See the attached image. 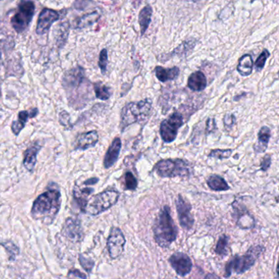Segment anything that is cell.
Returning <instances> with one entry per match:
<instances>
[{
  "label": "cell",
  "mask_w": 279,
  "mask_h": 279,
  "mask_svg": "<svg viewBox=\"0 0 279 279\" xmlns=\"http://www.w3.org/2000/svg\"><path fill=\"white\" fill-rule=\"evenodd\" d=\"M124 185H125V189L131 190V191H135L138 187L136 178L131 172H127L124 175Z\"/></svg>",
  "instance_id": "cell-34"
},
{
  "label": "cell",
  "mask_w": 279,
  "mask_h": 279,
  "mask_svg": "<svg viewBox=\"0 0 279 279\" xmlns=\"http://www.w3.org/2000/svg\"><path fill=\"white\" fill-rule=\"evenodd\" d=\"M59 122L61 125H63L67 128H72L73 126L71 123V116L69 113L65 111L61 112L59 114Z\"/></svg>",
  "instance_id": "cell-37"
},
{
  "label": "cell",
  "mask_w": 279,
  "mask_h": 279,
  "mask_svg": "<svg viewBox=\"0 0 279 279\" xmlns=\"http://www.w3.org/2000/svg\"><path fill=\"white\" fill-rule=\"evenodd\" d=\"M94 90L96 97L98 99L108 100L110 98L111 95H112L111 89L108 86L104 85L103 84L100 83V82L94 83Z\"/></svg>",
  "instance_id": "cell-28"
},
{
  "label": "cell",
  "mask_w": 279,
  "mask_h": 279,
  "mask_svg": "<svg viewBox=\"0 0 279 279\" xmlns=\"http://www.w3.org/2000/svg\"><path fill=\"white\" fill-rule=\"evenodd\" d=\"M253 59L251 54H245L239 58L237 70L242 76H249L252 73Z\"/></svg>",
  "instance_id": "cell-23"
},
{
  "label": "cell",
  "mask_w": 279,
  "mask_h": 279,
  "mask_svg": "<svg viewBox=\"0 0 279 279\" xmlns=\"http://www.w3.org/2000/svg\"><path fill=\"white\" fill-rule=\"evenodd\" d=\"M156 173L161 178L188 177L191 174L189 164L184 160H161L154 166Z\"/></svg>",
  "instance_id": "cell-6"
},
{
  "label": "cell",
  "mask_w": 279,
  "mask_h": 279,
  "mask_svg": "<svg viewBox=\"0 0 279 279\" xmlns=\"http://www.w3.org/2000/svg\"><path fill=\"white\" fill-rule=\"evenodd\" d=\"M233 210V218L236 224L242 229H250L255 226V219L252 214L243 206L240 202H234L232 204Z\"/></svg>",
  "instance_id": "cell-12"
},
{
  "label": "cell",
  "mask_w": 279,
  "mask_h": 279,
  "mask_svg": "<svg viewBox=\"0 0 279 279\" xmlns=\"http://www.w3.org/2000/svg\"><path fill=\"white\" fill-rule=\"evenodd\" d=\"M152 16H153V8L150 5L145 6L139 12V23L142 36L148 29L149 25L151 23Z\"/></svg>",
  "instance_id": "cell-24"
},
{
  "label": "cell",
  "mask_w": 279,
  "mask_h": 279,
  "mask_svg": "<svg viewBox=\"0 0 279 279\" xmlns=\"http://www.w3.org/2000/svg\"><path fill=\"white\" fill-rule=\"evenodd\" d=\"M271 138V130L268 126H263L258 133V141L254 145L255 153H265L267 149L269 139Z\"/></svg>",
  "instance_id": "cell-22"
},
{
  "label": "cell",
  "mask_w": 279,
  "mask_h": 279,
  "mask_svg": "<svg viewBox=\"0 0 279 279\" xmlns=\"http://www.w3.org/2000/svg\"><path fill=\"white\" fill-rule=\"evenodd\" d=\"M79 261H80L82 267L84 268L86 271L89 272V273H91L93 268H94V262L92 260L86 259L85 257L83 256L82 255H79Z\"/></svg>",
  "instance_id": "cell-38"
},
{
  "label": "cell",
  "mask_w": 279,
  "mask_h": 279,
  "mask_svg": "<svg viewBox=\"0 0 279 279\" xmlns=\"http://www.w3.org/2000/svg\"><path fill=\"white\" fill-rule=\"evenodd\" d=\"M0 244L2 245L4 248L6 249V251H8V255H9V259L11 261L15 260L16 255L19 254L18 247H16L14 243L11 242V241H7L5 243H0Z\"/></svg>",
  "instance_id": "cell-33"
},
{
  "label": "cell",
  "mask_w": 279,
  "mask_h": 279,
  "mask_svg": "<svg viewBox=\"0 0 279 279\" xmlns=\"http://www.w3.org/2000/svg\"><path fill=\"white\" fill-rule=\"evenodd\" d=\"M108 64V50L106 49H102L100 53L99 60H98V67H99L102 74L105 75L106 72Z\"/></svg>",
  "instance_id": "cell-36"
},
{
  "label": "cell",
  "mask_w": 279,
  "mask_h": 279,
  "mask_svg": "<svg viewBox=\"0 0 279 279\" xmlns=\"http://www.w3.org/2000/svg\"><path fill=\"white\" fill-rule=\"evenodd\" d=\"M120 192L117 190L108 189L94 196L86 206L85 212L91 216H97L106 211L118 202Z\"/></svg>",
  "instance_id": "cell-7"
},
{
  "label": "cell",
  "mask_w": 279,
  "mask_h": 279,
  "mask_svg": "<svg viewBox=\"0 0 279 279\" xmlns=\"http://www.w3.org/2000/svg\"><path fill=\"white\" fill-rule=\"evenodd\" d=\"M60 15L57 11L50 8H44L37 23L36 33L38 35H44L49 31L53 23L59 19Z\"/></svg>",
  "instance_id": "cell-14"
},
{
  "label": "cell",
  "mask_w": 279,
  "mask_h": 279,
  "mask_svg": "<svg viewBox=\"0 0 279 279\" xmlns=\"http://www.w3.org/2000/svg\"><path fill=\"white\" fill-rule=\"evenodd\" d=\"M271 156L269 155V154H267V155H265V157H264L263 160H262V161H261V170L264 172L267 171L268 169H269V167L271 166Z\"/></svg>",
  "instance_id": "cell-40"
},
{
  "label": "cell",
  "mask_w": 279,
  "mask_h": 279,
  "mask_svg": "<svg viewBox=\"0 0 279 279\" xmlns=\"http://www.w3.org/2000/svg\"><path fill=\"white\" fill-rule=\"evenodd\" d=\"M207 185L210 189L216 191H227L230 187L224 178L217 175H213L208 178Z\"/></svg>",
  "instance_id": "cell-25"
},
{
  "label": "cell",
  "mask_w": 279,
  "mask_h": 279,
  "mask_svg": "<svg viewBox=\"0 0 279 279\" xmlns=\"http://www.w3.org/2000/svg\"><path fill=\"white\" fill-rule=\"evenodd\" d=\"M206 86H207V80L203 72L200 71L194 72L188 77L187 87L192 91L201 92L206 88Z\"/></svg>",
  "instance_id": "cell-19"
},
{
  "label": "cell",
  "mask_w": 279,
  "mask_h": 279,
  "mask_svg": "<svg viewBox=\"0 0 279 279\" xmlns=\"http://www.w3.org/2000/svg\"><path fill=\"white\" fill-rule=\"evenodd\" d=\"M125 238L120 228L113 227L108 239V250L112 260L117 259L124 251Z\"/></svg>",
  "instance_id": "cell-10"
},
{
  "label": "cell",
  "mask_w": 279,
  "mask_h": 279,
  "mask_svg": "<svg viewBox=\"0 0 279 279\" xmlns=\"http://www.w3.org/2000/svg\"><path fill=\"white\" fill-rule=\"evenodd\" d=\"M169 264L175 271L182 277H185L192 269V262L188 255L183 252L174 253L169 257Z\"/></svg>",
  "instance_id": "cell-13"
},
{
  "label": "cell",
  "mask_w": 279,
  "mask_h": 279,
  "mask_svg": "<svg viewBox=\"0 0 279 279\" xmlns=\"http://www.w3.org/2000/svg\"><path fill=\"white\" fill-rule=\"evenodd\" d=\"M216 130V120L213 118H209L206 120V132L207 134L214 132Z\"/></svg>",
  "instance_id": "cell-41"
},
{
  "label": "cell",
  "mask_w": 279,
  "mask_h": 279,
  "mask_svg": "<svg viewBox=\"0 0 279 279\" xmlns=\"http://www.w3.org/2000/svg\"><path fill=\"white\" fill-rule=\"evenodd\" d=\"M176 204L180 225L186 230H189L194 224V217L191 214V204L186 201L181 195L178 196Z\"/></svg>",
  "instance_id": "cell-11"
},
{
  "label": "cell",
  "mask_w": 279,
  "mask_h": 279,
  "mask_svg": "<svg viewBox=\"0 0 279 279\" xmlns=\"http://www.w3.org/2000/svg\"><path fill=\"white\" fill-rule=\"evenodd\" d=\"M93 191H94V189L90 188V187H85L83 189L74 190V198L78 202L79 206H80V209L83 211H85L86 206L88 205L87 197L92 194Z\"/></svg>",
  "instance_id": "cell-26"
},
{
  "label": "cell",
  "mask_w": 279,
  "mask_h": 279,
  "mask_svg": "<svg viewBox=\"0 0 279 279\" xmlns=\"http://www.w3.org/2000/svg\"><path fill=\"white\" fill-rule=\"evenodd\" d=\"M265 248L263 246L256 245L252 246L248 249V251L244 255H236L228 261L225 266L224 277H229L232 273L238 274L245 273L251 269L255 265L257 259L261 256V254L265 251Z\"/></svg>",
  "instance_id": "cell-4"
},
{
  "label": "cell",
  "mask_w": 279,
  "mask_h": 279,
  "mask_svg": "<svg viewBox=\"0 0 279 279\" xmlns=\"http://www.w3.org/2000/svg\"><path fill=\"white\" fill-rule=\"evenodd\" d=\"M232 149H214L210 151L209 157H214L216 159H228L232 155Z\"/></svg>",
  "instance_id": "cell-32"
},
{
  "label": "cell",
  "mask_w": 279,
  "mask_h": 279,
  "mask_svg": "<svg viewBox=\"0 0 279 279\" xmlns=\"http://www.w3.org/2000/svg\"><path fill=\"white\" fill-rule=\"evenodd\" d=\"M66 236L73 242H80L82 239V228L80 222L76 219L69 218L66 221Z\"/></svg>",
  "instance_id": "cell-18"
},
{
  "label": "cell",
  "mask_w": 279,
  "mask_h": 279,
  "mask_svg": "<svg viewBox=\"0 0 279 279\" xmlns=\"http://www.w3.org/2000/svg\"><path fill=\"white\" fill-rule=\"evenodd\" d=\"M41 146L38 143H34L27 149L25 153L23 165L28 171L32 172L35 169L37 161V155L40 150Z\"/></svg>",
  "instance_id": "cell-20"
},
{
  "label": "cell",
  "mask_w": 279,
  "mask_h": 279,
  "mask_svg": "<svg viewBox=\"0 0 279 279\" xmlns=\"http://www.w3.org/2000/svg\"><path fill=\"white\" fill-rule=\"evenodd\" d=\"M100 16L101 15L98 12H90L88 14L84 15L78 19L76 22V28L83 29L90 27L98 22Z\"/></svg>",
  "instance_id": "cell-27"
},
{
  "label": "cell",
  "mask_w": 279,
  "mask_h": 279,
  "mask_svg": "<svg viewBox=\"0 0 279 279\" xmlns=\"http://www.w3.org/2000/svg\"><path fill=\"white\" fill-rule=\"evenodd\" d=\"M98 182V178H91L90 180H86V181L84 182V184H85V185H94V184H97Z\"/></svg>",
  "instance_id": "cell-42"
},
{
  "label": "cell",
  "mask_w": 279,
  "mask_h": 279,
  "mask_svg": "<svg viewBox=\"0 0 279 279\" xmlns=\"http://www.w3.org/2000/svg\"><path fill=\"white\" fill-rule=\"evenodd\" d=\"M121 146L122 144H121V140L120 138H115L114 140L112 141L110 147H108L106 155L104 157L103 165L106 169L112 167L117 161L119 155H120Z\"/></svg>",
  "instance_id": "cell-16"
},
{
  "label": "cell",
  "mask_w": 279,
  "mask_h": 279,
  "mask_svg": "<svg viewBox=\"0 0 279 279\" xmlns=\"http://www.w3.org/2000/svg\"><path fill=\"white\" fill-rule=\"evenodd\" d=\"M184 124V118L180 112H174L160 125V135L165 143H170L177 138L178 131Z\"/></svg>",
  "instance_id": "cell-9"
},
{
  "label": "cell",
  "mask_w": 279,
  "mask_h": 279,
  "mask_svg": "<svg viewBox=\"0 0 279 279\" xmlns=\"http://www.w3.org/2000/svg\"><path fill=\"white\" fill-rule=\"evenodd\" d=\"M195 47V40L194 39H189V40L185 41L184 43L180 45L176 50H174L172 53L175 55H183L186 54L187 55V52H191V50Z\"/></svg>",
  "instance_id": "cell-31"
},
{
  "label": "cell",
  "mask_w": 279,
  "mask_h": 279,
  "mask_svg": "<svg viewBox=\"0 0 279 279\" xmlns=\"http://www.w3.org/2000/svg\"><path fill=\"white\" fill-rule=\"evenodd\" d=\"M88 82L84 76V71L80 67L70 70L64 75L62 84L68 94L71 106L76 108L77 98L80 95L79 90H84L83 86Z\"/></svg>",
  "instance_id": "cell-5"
},
{
  "label": "cell",
  "mask_w": 279,
  "mask_h": 279,
  "mask_svg": "<svg viewBox=\"0 0 279 279\" xmlns=\"http://www.w3.org/2000/svg\"><path fill=\"white\" fill-rule=\"evenodd\" d=\"M180 68L177 67H174L172 68H165L158 66L155 68L156 76L160 81L163 82V83L176 80L180 75Z\"/></svg>",
  "instance_id": "cell-21"
},
{
  "label": "cell",
  "mask_w": 279,
  "mask_h": 279,
  "mask_svg": "<svg viewBox=\"0 0 279 279\" xmlns=\"http://www.w3.org/2000/svg\"><path fill=\"white\" fill-rule=\"evenodd\" d=\"M224 127L226 128H232L236 124V118L235 116L232 113H227L224 117Z\"/></svg>",
  "instance_id": "cell-39"
},
{
  "label": "cell",
  "mask_w": 279,
  "mask_h": 279,
  "mask_svg": "<svg viewBox=\"0 0 279 279\" xmlns=\"http://www.w3.org/2000/svg\"><path fill=\"white\" fill-rule=\"evenodd\" d=\"M205 279H221L216 273H208Z\"/></svg>",
  "instance_id": "cell-44"
},
{
  "label": "cell",
  "mask_w": 279,
  "mask_h": 279,
  "mask_svg": "<svg viewBox=\"0 0 279 279\" xmlns=\"http://www.w3.org/2000/svg\"><path fill=\"white\" fill-rule=\"evenodd\" d=\"M228 236L226 234H223L220 237L218 243L216 245L214 252L220 256L224 257L228 254Z\"/></svg>",
  "instance_id": "cell-29"
},
{
  "label": "cell",
  "mask_w": 279,
  "mask_h": 279,
  "mask_svg": "<svg viewBox=\"0 0 279 279\" xmlns=\"http://www.w3.org/2000/svg\"><path fill=\"white\" fill-rule=\"evenodd\" d=\"M1 95H2V94H1V91H0V98H1Z\"/></svg>",
  "instance_id": "cell-45"
},
{
  "label": "cell",
  "mask_w": 279,
  "mask_h": 279,
  "mask_svg": "<svg viewBox=\"0 0 279 279\" xmlns=\"http://www.w3.org/2000/svg\"><path fill=\"white\" fill-rule=\"evenodd\" d=\"M270 57V53L268 49H264L263 52L260 54L259 57H257L256 61L255 62V69L257 72H260L265 68V63L268 58Z\"/></svg>",
  "instance_id": "cell-35"
},
{
  "label": "cell",
  "mask_w": 279,
  "mask_h": 279,
  "mask_svg": "<svg viewBox=\"0 0 279 279\" xmlns=\"http://www.w3.org/2000/svg\"><path fill=\"white\" fill-rule=\"evenodd\" d=\"M152 108V101L148 98L126 104L123 108L120 115L121 132H124V130L131 124L147 120L151 115Z\"/></svg>",
  "instance_id": "cell-3"
},
{
  "label": "cell",
  "mask_w": 279,
  "mask_h": 279,
  "mask_svg": "<svg viewBox=\"0 0 279 279\" xmlns=\"http://www.w3.org/2000/svg\"><path fill=\"white\" fill-rule=\"evenodd\" d=\"M153 233L156 243L162 248H167L177 239L178 228L169 206H165L160 210L153 224Z\"/></svg>",
  "instance_id": "cell-2"
},
{
  "label": "cell",
  "mask_w": 279,
  "mask_h": 279,
  "mask_svg": "<svg viewBox=\"0 0 279 279\" xmlns=\"http://www.w3.org/2000/svg\"><path fill=\"white\" fill-rule=\"evenodd\" d=\"M35 5L32 1H22L16 13L11 19V24L16 32L20 34L29 27L35 15Z\"/></svg>",
  "instance_id": "cell-8"
},
{
  "label": "cell",
  "mask_w": 279,
  "mask_h": 279,
  "mask_svg": "<svg viewBox=\"0 0 279 279\" xmlns=\"http://www.w3.org/2000/svg\"><path fill=\"white\" fill-rule=\"evenodd\" d=\"M59 31L57 34V44L58 47H62L68 40V33H69L70 25L68 22L61 23L59 26Z\"/></svg>",
  "instance_id": "cell-30"
},
{
  "label": "cell",
  "mask_w": 279,
  "mask_h": 279,
  "mask_svg": "<svg viewBox=\"0 0 279 279\" xmlns=\"http://www.w3.org/2000/svg\"><path fill=\"white\" fill-rule=\"evenodd\" d=\"M70 273H73L75 275L77 276V277H81L82 279H87V277L84 275V273H80L78 270H74V271L70 272Z\"/></svg>",
  "instance_id": "cell-43"
},
{
  "label": "cell",
  "mask_w": 279,
  "mask_h": 279,
  "mask_svg": "<svg viewBox=\"0 0 279 279\" xmlns=\"http://www.w3.org/2000/svg\"><path fill=\"white\" fill-rule=\"evenodd\" d=\"M98 140H99V136L97 131H92L82 133L76 138L74 143V147L75 150L85 151L87 149L94 147L98 143Z\"/></svg>",
  "instance_id": "cell-15"
},
{
  "label": "cell",
  "mask_w": 279,
  "mask_h": 279,
  "mask_svg": "<svg viewBox=\"0 0 279 279\" xmlns=\"http://www.w3.org/2000/svg\"><path fill=\"white\" fill-rule=\"evenodd\" d=\"M61 207L59 190L49 189L39 195L33 204V218L41 220L45 224H51Z\"/></svg>",
  "instance_id": "cell-1"
},
{
  "label": "cell",
  "mask_w": 279,
  "mask_h": 279,
  "mask_svg": "<svg viewBox=\"0 0 279 279\" xmlns=\"http://www.w3.org/2000/svg\"><path fill=\"white\" fill-rule=\"evenodd\" d=\"M39 114V110L37 108H33L30 111H23L19 112L18 119L13 121L12 124V131L15 135H18L20 131L26 126L29 119L34 118Z\"/></svg>",
  "instance_id": "cell-17"
}]
</instances>
